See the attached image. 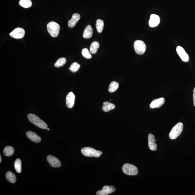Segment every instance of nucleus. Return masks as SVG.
I'll return each instance as SVG.
<instances>
[{"label":"nucleus","instance_id":"obj_19","mask_svg":"<svg viewBox=\"0 0 195 195\" xmlns=\"http://www.w3.org/2000/svg\"><path fill=\"white\" fill-rule=\"evenodd\" d=\"M5 177L7 180L9 182L12 183V184L15 183L16 181V177L15 174H13L11 172H8L6 174Z\"/></svg>","mask_w":195,"mask_h":195},{"label":"nucleus","instance_id":"obj_22","mask_svg":"<svg viewBox=\"0 0 195 195\" xmlns=\"http://www.w3.org/2000/svg\"><path fill=\"white\" fill-rule=\"evenodd\" d=\"M119 87L118 83L115 81H113L110 84L109 86L108 91L111 93L115 92L117 90Z\"/></svg>","mask_w":195,"mask_h":195},{"label":"nucleus","instance_id":"obj_6","mask_svg":"<svg viewBox=\"0 0 195 195\" xmlns=\"http://www.w3.org/2000/svg\"><path fill=\"white\" fill-rule=\"evenodd\" d=\"M135 52L138 54L142 55L146 51V46L144 43L142 41L137 40L134 44Z\"/></svg>","mask_w":195,"mask_h":195},{"label":"nucleus","instance_id":"obj_26","mask_svg":"<svg viewBox=\"0 0 195 195\" xmlns=\"http://www.w3.org/2000/svg\"><path fill=\"white\" fill-rule=\"evenodd\" d=\"M66 59L65 58H62L58 59L55 64V66L57 68L63 66L66 63Z\"/></svg>","mask_w":195,"mask_h":195},{"label":"nucleus","instance_id":"obj_10","mask_svg":"<svg viewBox=\"0 0 195 195\" xmlns=\"http://www.w3.org/2000/svg\"><path fill=\"white\" fill-rule=\"evenodd\" d=\"M176 51L177 54L183 62H188L189 60L188 55L182 47L180 46H177Z\"/></svg>","mask_w":195,"mask_h":195},{"label":"nucleus","instance_id":"obj_20","mask_svg":"<svg viewBox=\"0 0 195 195\" xmlns=\"http://www.w3.org/2000/svg\"><path fill=\"white\" fill-rule=\"evenodd\" d=\"M100 47V43L97 41L93 42L90 47V52L91 54H95Z\"/></svg>","mask_w":195,"mask_h":195},{"label":"nucleus","instance_id":"obj_7","mask_svg":"<svg viewBox=\"0 0 195 195\" xmlns=\"http://www.w3.org/2000/svg\"><path fill=\"white\" fill-rule=\"evenodd\" d=\"M10 35L12 37L14 38L21 39L24 37L25 35V31L23 28L17 27L10 33Z\"/></svg>","mask_w":195,"mask_h":195},{"label":"nucleus","instance_id":"obj_25","mask_svg":"<svg viewBox=\"0 0 195 195\" xmlns=\"http://www.w3.org/2000/svg\"><path fill=\"white\" fill-rule=\"evenodd\" d=\"M14 168L17 173H20L21 172V161L20 159H16L14 164Z\"/></svg>","mask_w":195,"mask_h":195},{"label":"nucleus","instance_id":"obj_24","mask_svg":"<svg viewBox=\"0 0 195 195\" xmlns=\"http://www.w3.org/2000/svg\"><path fill=\"white\" fill-rule=\"evenodd\" d=\"M19 4L20 6L25 8H30L32 4L30 0H20Z\"/></svg>","mask_w":195,"mask_h":195},{"label":"nucleus","instance_id":"obj_2","mask_svg":"<svg viewBox=\"0 0 195 195\" xmlns=\"http://www.w3.org/2000/svg\"><path fill=\"white\" fill-rule=\"evenodd\" d=\"M60 30V26L55 22L51 21L47 25V31L52 37H57L59 35Z\"/></svg>","mask_w":195,"mask_h":195},{"label":"nucleus","instance_id":"obj_17","mask_svg":"<svg viewBox=\"0 0 195 195\" xmlns=\"http://www.w3.org/2000/svg\"><path fill=\"white\" fill-rule=\"evenodd\" d=\"M93 34V30L91 26L88 25L85 27L84 30L83 36L84 38H90L92 37Z\"/></svg>","mask_w":195,"mask_h":195},{"label":"nucleus","instance_id":"obj_27","mask_svg":"<svg viewBox=\"0 0 195 195\" xmlns=\"http://www.w3.org/2000/svg\"><path fill=\"white\" fill-rule=\"evenodd\" d=\"M80 67V65L78 62H74L71 65L69 68L71 72L75 73L77 72Z\"/></svg>","mask_w":195,"mask_h":195},{"label":"nucleus","instance_id":"obj_30","mask_svg":"<svg viewBox=\"0 0 195 195\" xmlns=\"http://www.w3.org/2000/svg\"><path fill=\"white\" fill-rule=\"evenodd\" d=\"M1 155H0V163H1Z\"/></svg>","mask_w":195,"mask_h":195},{"label":"nucleus","instance_id":"obj_16","mask_svg":"<svg viewBox=\"0 0 195 195\" xmlns=\"http://www.w3.org/2000/svg\"><path fill=\"white\" fill-rule=\"evenodd\" d=\"M80 15L78 13H75L73 14L72 18L68 22V25L69 27H73L79 21L80 19Z\"/></svg>","mask_w":195,"mask_h":195},{"label":"nucleus","instance_id":"obj_1","mask_svg":"<svg viewBox=\"0 0 195 195\" xmlns=\"http://www.w3.org/2000/svg\"><path fill=\"white\" fill-rule=\"evenodd\" d=\"M29 121L33 124L41 129H47V125L36 115L30 113L27 115Z\"/></svg>","mask_w":195,"mask_h":195},{"label":"nucleus","instance_id":"obj_23","mask_svg":"<svg viewBox=\"0 0 195 195\" xmlns=\"http://www.w3.org/2000/svg\"><path fill=\"white\" fill-rule=\"evenodd\" d=\"M104 23L103 20L101 19H98L96 23L97 32L99 33H101L102 32L103 27H104Z\"/></svg>","mask_w":195,"mask_h":195},{"label":"nucleus","instance_id":"obj_28","mask_svg":"<svg viewBox=\"0 0 195 195\" xmlns=\"http://www.w3.org/2000/svg\"><path fill=\"white\" fill-rule=\"evenodd\" d=\"M82 54L84 58L87 59H91L92 58V56L91 54V52L89 51L88 49L86 48L82 49Z\"/></svg>","mask_w":195,"mask_h":195},{"label":"nucleus","instance_id":"obj_4","mask_svg":"<svg viewBox=\"0 0 195 195\" xmlns=\"http://www.w3.org/2000/svg\"><path fill=\"white\" fill-rule=\"evenodd\" d=\"M183 128V123H179L174 126L169 134V137L171 139H174L180 136Z\"/></svg>","mask_w":195,"mask_h":195},{"label":"nucleus","instance_id":"obj_12","mask_svg":"<svg viewBox=\"0 0 195 195\" xmlns=\"http://www.w3.org/2000/svg\"><path fill=\"white\" fill-rule=\"evenodd\" d=\"M75 95L72 92H70L67 95L66 98V103L67 107L68 108H72L75 103Z\"/></svg>","mask_w":195,"mask_h":195},{"label":"nucleus","instance_id":"obj_13","mask_svg":"<svg viewBox=\"0 0 195 195\" xmlns=\"http://www.w3.org/2000/svg\"><path fill=\"white\" fill-rule=\"evenodd\" d=\"M160 17L158 15L155 14H152L150 17L149 25L151 27H157L160 23Z\"/></svg>","mask_w":195,"mask_h":195},{"label":"nucleus","instance_id":"obj_11","mask_svg":"<svg viewBox=\"0 0 195 195\" xmlns=\"http://www.w3.org/2000/svg\"><path fill=\"white\" fill-rule=\"evenodd\" d=\"M148 145L150 149L152 151H156L157 145L155 143L156 139L155 137L152 134H149L148 135Z\"/></svg>","mask_w":195,"mask_h":195},{"label":"nucleus","instance_id":"obj_14","mask_svg":"<svg viewBox=\"0 0 195 195\" xmlns=\"http://www.w3.org/2000/svg\"><path fill=\"white\" fill-rule=\"evenodd\" d=\"M26 135L27 137L32 142L39 143L41 140V138L38 135L33 132L30 131H27L26 133Z\"/></svg>","mask_w":195,"mask_h":195},{"label":"nucleus","instance_id":"obj_18","mask_svg":"<svg viewBox=\"0 0 195 195\" xmlns=\"http://www.w3.org/2000/svg\"><path fill=\"white\" fill-rule=\"evenodd\" d=\"M103 106L102 109L105 112H108L113 110L115 108V105L108 102H105L103 103Z\"/></svg>","mask_w":195,"mask_h":195},{"label":"nucleus","instance_id":"obj_8","mask_svg":"<svg viewBox=\"0 0 195 195\" xmlns=\"http://www.w3.org/2000/svg\"><path fill=\"white\" fill-rule=\"evenodd\" d=\"M116 190L115 187L113 186H104L102 190L98 191L97 195H107L114 192Z\"/></svg>","mask_w":195,"mask_h":195},{"label":"nucleus","instance_id":"obj_15","mask_svg":"<svg viewBox=\"0 0 195 195\" xmlns=\"http://www.w3.org/2000/svg\"><path fill=\"white\" fill-rule=\"evenodd\" d=\"M165 102V99L163 98H161L159 99H155L153 100L150 104V107L151 108H158L161 107Z\"/></svg>","mask_w":195,"mask_h":195},{"label":"nucleus","instance_id":"obj_31","mask_svg":"<svg viewBox=\"0 0 195 195\" xmlns=\"http://www.w3.org/2000/svg\"><path fill=\"white\" fill-rule=\"evenodd\" d=\"M47 130H49V128H47Z\"/></svg>","mask_w":195,"mask_h":195},{"label":"nucleus","instance_id":"obj_21","mask_svg":"<svg viewBox=\"0 0 195 195\" xmlns=\"http://www.w3.org/2000/svg\"><path fill=\"white\" fill-rule=\"evenodd\" d=\"M14 152V149L12 147L7 146L4 148L3 153L5 156L10 157L12 155Z\"/></svg>","mask_w":195,"mask_h":195},{"label":"nucleus","instance_id":"obj_9","mask_svg":"<svg viewBox=\"0 0 195 195\" xmlns=\"http://www.w3.org/2000/svg\"><path fill=\"white\" fill-rule=\"evenodd\" d=\"M47 161L50 165L54 168H59L61 166L59 160L53 156L49 155L47 157Z\"/></svg>","mask_w":195,"mask_h":195},{"label":"nucleus","instance_id":"obj_3","mask_svg":"<svg viewBox=\"0 0 195 195\" xmlns=\"http://www.w3.org/2000/svg\"><path fill=\"white\" fill-rule=\"evenodd\" d=\"M83 155L87 157H99L102 152L100 151L97 150L92 148L85 147L81 150Z\"/></svg>","mask_w":195,"mask_h":195},{"label":"nucleus","instance_id":"obj_29","mask_svg":"<svg viewBox=\"0 0 195 195\" xmlns=\"http://www.w3.org/2000/svg\"><path fill=\"white\" fill-rule=\"evenodd\" d=\"M193 103H194V106L195 107V88H194V90H193Z\"/></svg>","mask_w":195,"mask_h":195},{"label":"nucleus","instance_id":"obj_5","mask_svg":"<svg viewBox=\"0 0 195 195\" xmlns=\"http://www.w3.org/2000/svg\"><path fill=\"white\" fill-rule=\"evenodd\" d=\"M122 170L123 172L128 175L135 176L137 175L139 173L137 167L129 163L125 164L122 167Z\"/></svg>","mask_w":195,"mask_h":195}]
</instances>
